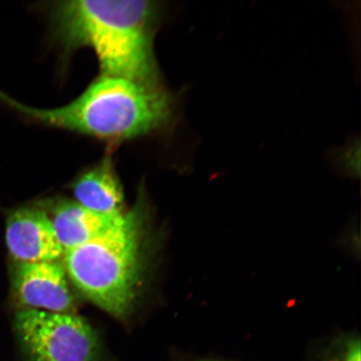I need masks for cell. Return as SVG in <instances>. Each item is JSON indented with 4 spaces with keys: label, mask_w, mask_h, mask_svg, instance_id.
I'll use <instances>...</instances> for the list:
<instances>
[{
    "label": "cell",
    "mask_w": 361,
    "mask_h": 361,
    "mask_svg": "<svg viewBox=\"0 0 361 361\" xmlns=\"http://www.w3.org/2000/svg\"><path fill=\"white\" fill-rule=\"evenodd\" d=\"M161 7L154 1H57L49 7L52 33L66 55L82 48L102 75L159 87L154 51Z\"/></svg>",
    "instance_id": "1"
},
{
    "label": "cell",
    "mask_w": 361,
    "mask_h": 361,
    "mask_svg": "<svg viewBox=\"0 0 361 361\" xmlns=\"http://www.w3.org/2000/svg\"><path fill=\"white\" fill-rule=\"evenodd\" d=\"M0 101L25 121L66 130L114 146L159 134L174 119L173 96L162 87L101 75L75 100L39 109L0 90Z\"/></svg>",
    "instance_id": "2"
},
{
    "label": "cell",
    "mask_w": 361,
    "mask_h": 361,
    "mask_svg": "<svg viewBox=\"0 0 361 361\" xmlns=\"http://www.w3.org/2000/svg\"><path fill=\"white\" fill-rule=\"evenodd\" d=\"M141 220L135 212L103 235L65 252L64 267L78 290L123 318L133 308L142 274Z\"/></svg>",
    "instance_id": "3"
},
{
    "label": "cell",
    "mask_w": 361,
    "mask_h": 361,
    "mask_svg": "<svg viewBox=\"0 0 361 361\" xmlns=\"http://www.w3.org/2000/svg\"><path fill=\"white\" fill-rule=\"evenodd\" d=\"M15 329L28 361H99L97 333L82 317L70 313L21 310Z\"/></svg>",
    "instance_id": "4"
},
{
    "label": "cell",
    "mask_w": 361,
    "mask_h": 361,
    "mask_svg": "<svg viewBox=\"0 0 361 361\" xmlns=\"http://www.w3.org/2000/svg\"><path fill=\"white\" fill-rule=\"evenodd\" d=\"M12 290L22 310L69 313L73 309L64 265L57 261L15 264Z\"/></svg>",
    "instance_id": "5"
},
{
    "label": "cell",
    "mask_w": 361,
    "mask_h": 361,
    "mask_svg": "<svg viewBox=\"0 0 361 361\" xmlns=\"http://www.w3.org/2000/svg\"><path fill=\"white\" fill-rule=\"evenodd\" d=\"M6 241L16 264L56 262L65 254L51 216L37 207H22L8 215Z\"/></svg>",
    "instance_id": "6"
},
{
    "label": "cell",
    "mask_w": 361,
    "mask_h": 361,
    "mask_svg": "<svg viewBox=\"0 0 361 361\" xmlns=\"http://www.w3.org/2000/svg\"><path fill=\"white\" fill-rule=\"evenodd\" d=\"M72 189L75 202L87 209L105 215L123 214V188L111 152L81 173Z\"/></svg>",
    "instance_id": "7"
},
{
    "label": "cell",
    "mask_w": 361,
    "mask_h": 361,
    "mask_svg": "<svg viewBox=\"0 0 361 361\" xmlns=\"http://www.w3.org/2000/svg\"><path fill=\"white\" fill-rule=\"evenodd\" d=\"M121 215L96 213L75 201L59 202L51 219L59 242L65 252L103 235L121 222Z\"/></svg>",
    "instance_id": "8"
},
{
    "label": "cell",
    "mask_w": 361,
    "mask_h": 361,
    "mask_svg": "<svg viewBox=\"0 0 361 361\" xmlns=\"http://www.w3.org/2000/svg\"><path fill=\"white\" fill-rule=\"evenodd\" d=\"M360 350L359 336L341 337L334 343L328 361H360Z\"/></svg>",
    "instance_id": "9"
},
{
    "label": "cell",
    "mask_w": 361,
    "mask_h": 361,
    "mask_svg": "<svg viewBox=\"0 0 361 361\" xmlns=\"http://www.w3.org/2000/svg\"><path fill=\"white\" fill-rule=\"evenodd\" d=\"M337 162L343 171L352 176H359L360 173V142L355 140L337 153Z\"/></svg>",
    "instance_id": "10"
}]
</instances>
